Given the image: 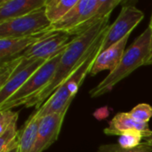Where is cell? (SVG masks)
<instances>
[{"instance_id": "6da1fadb", "label": "cell", "mask_w": 152, "mask_h": 152, "mask_svg": "<svg viewBox=\"0 0 152 152\" xmlns=\"http://www.w3.org/2000/svg\"><path fill=\"white\" fill-rule=\"evenodd\" d=\"M109 19L110 16L104 18L85 33L75 37L68 44L61 57L52 82L37 96L29 101L25 105L26 108L35 107L36 110L39 109L77 68L90 56L95 48L103 42L110 26Z\"/></svg>"}, {"instance_id": "7a4b0ae2", "label": "cell", "mask_w": 152, "mask_h": 152, "mask_svg": "<svg viewBox=\"0 0 152 152\" xmlns=\"http://www.w3.org/2000/svg\"><path fill=\"white\" fill-rule=\"evenodd\" d=\"M121 3V0H78L61 20L49 27L45 34L63 32L77 37L110 16Z\"/></svg>"}, {"instance_id": "3957f363", "label": "cell", "mask_w": 152, "mask_h": 152, "mask_svg": "<svg viewBox=\"0 0 152 152\" xmlns=\"http://www.w3.org/2000/svg\"><path fill=\"white\" fill-rule=\"evenodd\" d=\"M151 50V28L148 27L126 50L122 60L116 69L110 74L95 87L90 90L92 98L102 96L110 93L121 80L128 77L138 68L146 65Z\"/></svg>"}, {"instance_id": "277c9868", "label": "cell", "mask_w": 152, "mask_h": 152, "mask_svg": "<svg viewBox=\"0 0 152 152\" xmlns=\"http://www.w3.org/2000/svg\"><path fill=\"white\" fill-rule=\"evenodd\" d=\"M102 43H101L90 56L53 92L45 103L39 109L36 110L35 112L38 118L59 113L70 106L72 100L78 92L86 77L87 74H90L95 59L102 52Z\"/></svg>"}, {"instance_id": "5b68a950", "label": "cell", "mask_w": 152, "mask_h": 152, "mask_svg": "<svg viewBox=\"0 0 152 152\" xmlns=\"http://www.w3.org/2000/svg\"><path fill=\"white\" fill-rule=\"evenodd\" d=\"M65 48L52 59L45 61L13 95L0 104V111L9 110L21 105L25 106L29 101L44 91L52 82Z\"/></svg>"}, {"instance_id": "8992f818", "label": "cell", "mask_w": 152, "mask_h": 152, "mask_svg": "<svg viewBox=\"0 0 152 152\" xmlns=\"http://www.w3.org/2000/svg\"><path fill=\"white\" fill-rule=\"evenodd\" d=\"M52 23L46 17L45 7L28 15L0 24V38L26 37L45 35Z\"/></svg>"}, {"instance_id": "52a82bcc", "label": "cell", "mask_w": 152, "mask_h": 152, "mask_svg": "<svg viewBox=\"0 0 152 152\" xmlns=\"http://www.w3.org/2000/svg\"><path fill=\"white\" fill-rule=\"evenodd\" d=\"M144 13L134 5H124L114 21L107 31L102 43V52L130 36L134 28L142 20Z\"/></svg>"}, {"instance_id": "ba28073f", "label": "cell", "mask_w": 152, "mask_h": 152, "mask_svg": "<svg viewBox=\"0 0 152 152\" xmlns=\"http://www.w3.org/2000/svg\"><path fill=\"white\" fill-rule=\"evenodd\" d=\"M69 36L63 32L47 33L22 54L25 59L48 61L59 53L70 42Z\"/></svg>"}, {"instance_id": "9c48e42d", "label": "cell", "mask_w": 152, "mask_h": 152, "mask_svg": "<svg viewBox=\"0 0 152 152\" xmlns=\"http://www.w3.org/2000/svg\"><path fill=\"white\" fill-rule=\"evenodd\" d=\"M69 108H66L59 113L46 115L40 118L37 138L31 152L45 151L58 140Z\"/></svg>"}, {"instance_id": "30bf717a", "label": "cell", "mask_w": 152, "mask_h": 152, "mask_svg": "<svg viewBox=\"0 0 152 152\" xmlns=\"http://www.w3.org/2000/svg\"><path fill=\"white\" fill-rule=\"evenodd\" d=\"M45 61H47L24 58L6 84L0 88V104L13 95Z\"/></svg>"}, {"instance_id": "8fae6325", "label": "cell", "mask_w": 152, "mask_h": 152, "mask_svg": "<svg viewBox=\"0 0 152 152\" xmlns=\"http://www.w3.org/2000/svg\"><path fill=\"white\" fill-rule=\"evenodd\" d=\"M46 0H2L0 2V24L32 13L45 7Z\"/></svg>"}, {"instance_id": "7c38bea8", "label": "cell", "mask_w": 152, "mask_h": 152, "mask_svg": "<svg viewBox=\"0 0 152 152\" xmlns=\"http://www.w3.org/2000/svg\"><path fill=\"white\" fill-rule=\"evenodd\" d=\"M129 36L126 37L108 49L101 52L94 61V63L90 71V75L95 76L99 72L106 69L110 70V72L116 69L126 52V45Z\"/></svg>"}, {"instance_id": "4fadbf2b", "label": "cell", "mask_w": 152, "mask_h": 152, "mask_svg": "<svg viewBox=\"0 0 152 152\" xmlns=\"http://www.w3.org/2000/svg\"><path fill=\"white\" fill-rule=\"evenodd\" d=\"M129 130H136L144 134H152L148 123H143L134 119L130 112L118 113L109 123L108 127L104 129L107 135H118Z\"/></svg>"}, {"instance_id": "5bb4252c", "label": "cell", "mask_w": 152, "mask_h": 152, "mask_svg": "<svg viewBox=\"0 0 152 152\" xmlns=\"http://www.w3.org/2000/svg\"><path fill=\"white\" fill-rule=\"evenodd\" d=\"M45 35L26 37L0 38V62H4L22 54L28 48L37 43Z\"/></svg>"}, {"instance_id": "9a60e30c", "label": "cell", "mask_w": 152, "mask_h": 152, "mask_svg": "<svg viewBox=\"0 0 152 152\" xmlns=\"http://www.w3.org/2000/svg\"><path fill=\"white\" fill-rule=\"evenodd\" d=\"M40 118L34 112L26 121L22 128L18 131V146L19 152H31L33 150L37 138Z\"/></svg>"}, {"instance_id": "2e32d148", "label": "cell", "mask_w": 152, "mask_h": 152, "mask_svg": "<svg viewBox=\"0 0 152 152\" xmlns=\"http://www.w3.org/2000/svg\"><path fill=\"white\" fill-rule=\"evenodd\" d=\"M78 0H46L45 10L49 21L53 24L61 20L77 4Z\"/></svg>"}, {"instance_id": "e0dca14e", "label": "cell", "mask_w": 152, "mask_h": 152, "mask_svg": "<svg viewBox=\"0 0 152 152\" xmlns=\"http://www.w3.org/2000/svg\"><path fill=\"white\" fill-rule=\"evenodd\" d=\"M152 134H148L136 130H129L120 134L118 138V145L124 149H134L142 144L143 138L148 139Z\"/></svg>"}, {"instance_id": "ac0fdd59", "label": "cell", "mask_w": 152, "mask_h": 152, "mask_svg": "<svg viewBox=\"0 0 152 152\" xmlns=\"http://www.w3.org/2000/svg\"><path fill=\"white\" fill-rule=\"evenodd\" d=\"M17 120L18 118L15 119L8 128L0 134V152H7L18 144V131L16 130Z\"/></svg>"}, {"instance_id": "d6986e66", "label": "cell", "mask_w": 152, "mask_h": 152, "mask_svg": "<svg viewBox=\"0 0 152 152\" xmlns=\"http://www.w3.org/2000/svg\"><path fill=\"white\" fill-rule=\"evenodd\" d=\"M23 59L24 58L21 55H19L4 62H0V88L6 84Z\"/></svg>"}, {"instance_id": "ffe728a7", "label": "cell", "mask_w": 152, "mask_h": 152, "mask_svg": "<svg viewBox=\"0 0 152 152\" xmlns=\"http://www.w3.org/2000/svg\"><path fill=\"white\" fill-rule=\"evenodd\" d=\"M97 152H152V147L146 142L134 149H124L118 144H107L99 147Z\"/></svg>"}, {"instance_id": "44dd1931", "label": "cell", "mask_w": 152, "mask_h": 152, "mask_svg": "<svg viewBox=\"0 0 152 152\" xmlns=\"http://www.w3.org/2000/svg\"><path fill=\"white\" fill-rule=\"evenodd\" d=\"M130 114L137 121L148 123L152 118V107L150 104L141 103L135 106L130 111Z\"/></svg>"}, {"instance_id": "7402d4cb", "label": "cell", "mask_w": 152, "mask_h": 152, "mask_svg": "<svg viewBox=\"0 0 152 152\" xmlns=\"http://www.w3.org/2000/svg\"><path fill=\"white\" fill-rule=\"evenodd\" d=\"M18 117V112H13L11 110L0 111V134L4 133Z\"/></svg>"}, {"instance_id": "603a6c76", "label": "cell", "mask_w": 152, "mask_h": 152, "mask_svg": "<svg viewBox=\"0 0 152 152\" xmlns=\"http://www.w3.org/2000/svg\"><path fill=\"white\" fill-rule=\"evenodd\" d=\"M149 28H151V50H150V55H149V59H148L146 65H152V14Z\"/></svg>"}, {"instance_id": "cb8c5ba5", "label": "cell", "mask_w": 152, "mask_h": 152, "mask_svg": "<svg viewBox=\"0 0 152 152\" xmlns=\"http://www.w3.org/2000/svg\"><path fill=\"white\" fill-rule=\"evenodd\" d=\"M7 152H19V146H18V144L15 145L14 147H12L11 150H9Z\"/></svg>"}, {"instance_id": "d4e9b609", "label": "cell", "mask_w": 152, "mask_h": 152, "mask_svg": "<svg viewBox=\"0 0 152 152\" xmlns=\"http://www.w3.org/2000/svg\"><path fill=\"white\" fill-rule=\"evenodd\" d=\"M146 143L148 145H150L151 147H152V136L150 137V138H148V139H146Z\"/></svg>"}]
</instances>
